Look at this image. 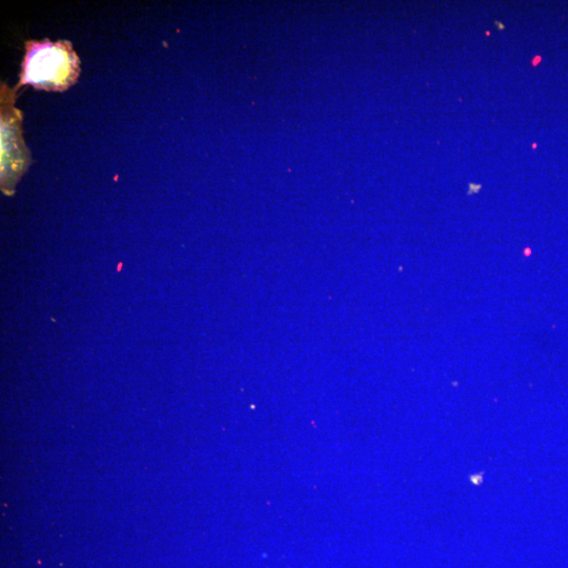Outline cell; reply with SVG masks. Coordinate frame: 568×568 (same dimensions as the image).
Segmentation results:
<instances>
[{
	"mask_svg": "<svg viewBox=\"0 0 568 568\" xmlns=\"http://www.w3.org/2000/svg\"><path fill=\"white\" fill-rule=\"evenodd\" d=\"M2 105V189L11 195L18 179L27 170L30 158L20 131L22 114L14 107H8L4 93Z\"/></svg>",
	"mask_w": 568,
	"mask_h": 568,
	"instance_id": "2",
	"label": "cell"
},
{
	"mask_svg": "<svg viewBox=\"0 0 568 568\" xmlns=\"http://www.w3.org/2000/svg\"><path fill=\"white\" fill-rule=\"evenodd\" d=\"M79 73V59L70 43L29 42L20 85L62 92L76 83Z\"/></svg>",
	"mask_w": 568,
	"mask_h": 568,
	"instance_id": "1",
	"label": "cell"
}]
</instances>
